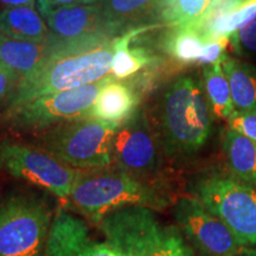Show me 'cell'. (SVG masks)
I'll use <instances>...</instances> for the list:
<instances>
[{
    "mask_svg": "<svg viewBox=\"0 0 256 256\" xmlns=\"http://www.w3.org/2000/svg\"><path fill=\"white\" fill-rule=\"evenodd\" d=\"M113 75L72 90L43 96L23 104L8 107L6 119L23 130H44L62 124L90 116L92 108L102 87Z\"/></svg>",
    "mask_w": 256,
    "mask_h": 256,
    "instance_id": "obj_7",
    "label": "cell"
},
{
    "mask_svg": "<svg viewBox=\"0 0 256 256\" xmlns=\"http://www.w3.org/2000/svg\"><path fill=\"white\" fill-rule=\"evenodd\" d=\"M230 46V38H218V40H208L204 44L200 56L196 60V64L200 66H215L222 64L223 60L228 57L226 46Z\"/></svg>",
    "mask_w": 256,
    "mask_h": 256,
    "instance_id": "obj_27",
    "label": "cell"
},
{
    "mask_svg": "<svg viewBox=\"0 0 256 256\" xmlns=\"http://www.w3.org/2000/svg\"><path fill=\"white\" fill-rule=\"evenodd\" d=\"M18 84L19 80L14 74L0 66V106L6 101H11Z\"/></svg>",
    "mask_w": 256,
    "mask_h": 256,
    "instance_id": "obj_30",
    "label": "cell"
},
{
    "mask_svg": "<svg viewBox=\"0 0 256 256\" xmlns=\"http://www.w3.org/2000/svg\"><path fill=\"white\" fill-rule=\"evenodd\" d=\"M256 16V0H248L238 11L228 16L211 19L206 23L194 25L203 34L206 42L218 40V38H230L243 24L250 20Z\"/></svg>",
    "mask_w": 256,
    "mask_h": 256,
    "instance_id": "obj_23",
    "label": "cell"
},
{
    "mask_svg": "<svg viewBox=\"0 0 256 256\" xmlns=\"http://www.w3.org/2000/svg\"><path fill=\"white\" fill-rule=\"evenodd\" d=\"M140 92L130 83L112 78L98 92L90 116L120 126L139 108Z\"/></svg>",
    "mask_w": 256,
    "mask_h": 256,
    "instance_id": "obj_15",
    "label": "cell"
},
{
    "mask_svg": "<svg viewBox=\"0 0 256 256\" xmlns=\"http://www.w3.org/2000/svg\"><path fill=\"white\" fill-rule=\"evenodd\" d=\"M154 130L166 156L188 158L196 154L212 130L211 108L200 81L182 76L166 88L158 106Z\"/></svg>",
    "mask_w": 256,
    "mask_h": 256,
    "instance_id": "obj_3",
    "label": "cell"
},
{
    "mask_svg": "<svg viewBox=\"0 0 256 256\" xmlns=\"http://www.w3.org/2000/svg\"><path fill=\"white\" fill-rule=\"evenodd\" d=\"M194 197L228 226L242 247L256 246V185L211 174L194 183Z\"/></svg>",
    "mask_w": 256,
    "mask_h": 256,
    "instance_id": "obj_6",
    "label": "cell"
},
{
    "mask_svg": "<svg viewBox=\"0 0 256 256\" xmlns=\"http://www.w3.org/2000/svg\"><path fill=\"white\" fill-rule=\"evenodd\" d=\"M46 256H124L107 240H96L88 224L68 211L58 209L48 238Z\"/></svg>",
    "mask_w": 256,
    "mask_h": 256,
    "instance_id": "obj_12",
    "label": "cell"
},
{
    "mask_svg": "<svg viewBox=\"0 0 256 256\" xmlns=\"http://www.w3.org/2000/svg\"><path fill=\"white\" fill-rule=\"evenodd\" d=\"M51 202L37 192H14L0 202V256H46L55 217Z\"/></svg>",
    "mask_w": 256,
    "mask_h": 256,
    "instance_id": "obj_5",
    "label": "cell"
},
{
    "mask_svg": "<svg viewBox=\"0 0 256 256\" xmlns=\"http://www.w3.org/2000/svg\"><path fill=\"white\" fill-rule=\"evenodd\" d=\"M236 256H256V248L243 247Z\"/></svg>",
    "mask_w": 256,
    "mask_h": 256,
    "instance_id": "obj_33",
    "label": "cell"
},
{
    "mask_svg": "<svg viewBox=\"0 0 256 256\" xmlns=\"http://www.w3.org/2000/svg\"><path fill=\"white\" fill-rule=\"evenodd\" d=\"M230 46L238 55L256 54V16L234 32L230 37Z\"/></svg>",
    "mask_w": 256,
    "mask_h": 256,
    "instance_id": "obj_26",
    "label": "cell"
},
{
    "mask_svg": "<svg viewBox=\"0 0 256 256\" xmlns=\"http://www.w3.org/2000/svg\"><path fill=\"white\" fill-rule=\"evenodd\" d=\"M118 124L87 116L40 132L38 147L80 171L110 168Z\"/></svg>",
    "mask_w": 256,
    "mask_h": 256,
    "instance_id": "obj_4",
    "label": "cell"
},
{
    "mask_svg": "<svg viewBox=\"0 0 256 256\" xmlns=\"http://www.w3.org/2000/svg\"><path fill=\"white\" fill-rule=\"evenodd\" d=\"M115 38L107 34L75 42L50 38V52L37 70L19 82L8 107L72 90L112 75Z\"/></svg>",
    "mask_w": 256,
    "mask_h": 256,
    "instance_id": "obj_1",
    "label": "cell"
},
{
    "mask_svg": "<svg viewBox=\"0 0 256 256\" xmlns=\"http://www.w3.org/2000/svg\"><path fill=\"white\" fill-rule=\"evenodd\" d=\"M74 209L95 224L115 211L142 206L153 211L172 204L160 180H147L115 168L81 171L68 198Z\"/></svg>",
    "mask_w": 256,
    "mask_h": 256,
    "instance_id": "obj_2",
    "label": "cell"
},
{
    "mask_svg": "<svg viewBox=\"0 0 256 256\" xmlns=\"http://www.w3.org/2000/svg\"><path fill=\"white\" fill-rule=\"evenodd\" d=\"M36 0H0V5L8 8H17V6H28V8H34Z\"/></svg>",
    "mask_w": 256,
    "mask_h": 256,
    "instance_id": "obj_32",
    "label": "cell"
},
{
    "mask_svg": "<svg viewBox=\"0 0 256 256\" xmlns=\"http://www.w3.org/2000/svg\"><path fill=\"white\" fill-rule=\"evenodd\" d=\"M211 0H162L160 20L171 28L196 25Z\"/></svg>",
    "mask_w": 256,
    "mask_h": 256,
    "instance_id": "obj_24",
    "label": "cell"
},
{
    "mask_svg": "<svg viewBox=\"0 0 256 256\" xmlns=\"http://www.w3.org/2000/svg\"><path fill=\"white\" fill-rule=\"evenodd\" d=\"M206 42L194 25L171 28L164 40V50L180 64L196 63Z\"/></svg>",
    "mask_w": 256,
    "mask_h": 256,
    "instance_id": "obj_21",
    "label": "cell"
},
{
    "mask_svg": "<svg viewBox=\"0 0 256 256\" xmlns=\"http://www.w3.org/2000/svg\"><path fill=\"white\" fill-rule=\"evenodd\" d=\"M223 152L232 177L256 185V142L228 130L223 138Z\"/></svg>",
    "mask_w": 256,
    "mask_h": 256,
    "instance_id": "obj_19",
    "label": "cell"
},
{
    "mask_svg": "<svg viewBox=\"0 0 256 256\" xmlns=\"http://www.w3.org/2000/svg\"><path fill=\"white\" fill-rule=\"evenodd\" d=\"M162 0H98L104 26L118 37L130 28L145 26L153 18L160 19Z\"/></svg>",
    "mask_w": 256,
    "mask_h": 256,
    "instance_id": "obj_14",
    "label": "cell"
},
{
    "mask_svg": "<svg viewBox=\"0 0 256 256\" xmlns=\"http://www.w3.org/2000/svg\"><path fill=\"white\" fill-rule=\"evenodd\" d=\"M222 68L228 80L235 110H256L255 66L228 56L223 60Z\"/></svg>",
    "mask_w": 256,
    "mask_h": 256,
    "instance_id": "obj_20",
    "label": "cell"
},
{
    "mask_svg": "<svg viewBox=\"0 0 256 256\" xmlns=\"http://www.w3.org/2000/svg\"><path fill=\"white\" fill-rule=\"evenodd\" d=\"M154 256H194V250L178 226L162 224Z\"/></svg>",
    "mask_w": 256,
    "mask_h": 256,
    "instance_id": "obj_25",
    "label": "cell"
},
{
    "mask_svg": "<svg viewBox=\"0 0 256 256\" xmlns=\"http://www.w3.org/2000/svg\"><path fill=\"white\" fill-rule=\"evenodd\" d=\"M98 0H38L40 14L48 10H52L57 8H63V6H72V5H92L96 4Z\"/></svg>",
    "mask_w": 256,
    "mask_h": 256,
    "instance_id": "obj_31",
    "label": "cell"
},
{
    "mask_svg": "<svg viewBox=\"0 0 256 256\" xmlns=\"http://www.w3.org/2000/svg\"><path fill=\"white\" fill-rule=\"evenodd\" d=\"M50 49V40L38 44L0 34V66L14 74L20 82L40 68Z\"/></svg>",
    "mask_w": 256,
    "mask_h": 256,
    "instance_id": "obj_16",
    "label": "cell"
},
{
    "mask_svg": "<svg viewBox=\"0 0 256 256\" xmlns=\"http://www.w3.org/2000/svg\"><path fill=\"white\" fill-rule=\"evenodd\" d=\"M203 83L211 113L220 120H228L235 112V107L222 64L206 66L203 69Z\"/></svg>",
    "mask_w": 256,
    "mask_h": 256,
    "instance_id": "obj_22",
    "label": "cell"
},
{
    "mask_svg": "<svg viewBox=\"0 0 256 256\" xmlns=\"http://www.w3.org/2000/svg\"><path fill=\"white\" fill-rule=\"evenodd\" d=\"M96 226L124 256H154L162 228L156 211L142 206L115 211Z\"/></svg>",
    "mask_w": 256,
    "mask_h": 256,
    "instance_id": "obj_11",
    "label": "cell"
},
{
    "mask_svg": "<svg viewBox=\"0 0 256 256\" xmlns=\"http://www.w3.org/2000/svg\"><path fill=\"white\" fill-rule=\"evenodd\" d=\"M0 171L68 200L81 171L36 146L0 142Z\"/></svg>",
    "mask_w": 256,
    "mask_h": 256,
    "instance_id": "obj_8",
    "label": "cell"
},
{
    "mask_svg": "<svg viewBox=\"0 0 256 256\" xmlns=\"http://www.w3.org/2000/svg\"><path fill=\"white\" fill-rule=\"evenodd\" d=\"M230 130L256 142V110H235L228 119Z\"/></svg>",
    "mask_w": 256,
    "mask_h": 256,
    "instance_id": "obj_28",
    "label": "cell"
},
{
    "mask_svg": "<svg viewBox=\"0 0 256 256\" xmlns=\"http://www.w3.org/2000/svg\"><path fill=\"white\" fill-rule=\"evenodd\" d=\"M0 34L18 40L46 44L51 32L34 8L17 6L0 12Z\"/></svg>",
    "mask_w": 256,
    "mask_h": 256,
    "instance_id": "obj_17",
    "label": "cell"
},
{
    "mask_svg": "<svg viewBox=\"0 0 256 256\" xmlns=\"http://www.w3.org/2000/svg\"><path fill=\"white\" fill-rule=\"evenodd\" d=\"M42 16L55 40L75 42L101 34L114 37L104 26L98 2L48 10Z\"/></svg>",
    "mask_w": 256,
    "mask_h": 256,
    "instance_id": "obj_13",
    "label": "cell"
},
{
    "mask_svg": "<svg viewBox=\"0 0 256 256\" xmlns=\"http://www.w3.org/2000/svg\"><path fill=\"white\" fill-rule=\"evenodd\" d=\"M174 216L188 244L203 256H236L243 248L228 226L196 197L179 198Z\"/></svg>",
    "mask_w": 256,
    "mask_h": 256,
    "instance_id": "obj_10",
    "label": "cell"
},
{
    "mask_svg": "<svg viewBox=\"0 0 256 256\" xmlns=\"http://www.w3.org/2000/svg\"><path fill=\"white\" fill-rule=\"evenodd\" d=\"M248 0H211L209 8L198 22V24L206 23L211 19H215L222 16H228L232 12L238 11L242 5H244Z\"/></svg>",
    "mask_w": 256,
    "mask_h": 256,
    "instance_id": "obj_29",
    "label": "cell"
},
{
    "mask_svg": "<svg viewBox=\"0 0 256 256\" xmlns=\"http://www.w3.org/2000/svg\"><path fill=\"white\" fill-rule=\"evenodd\" d=\"M156 25H145L130 28L115 38L114 60L110 74L118 80H126L140 70L156 64L159 58L153 56L145 48H130V43L139 34L152 30Z\"/></svg>",
    "mask_w": 256,
    "mask_h": 256,
    "instance_id": "obj_18",
    "label": "cell"
},
{
    "mask_svg": "<svg viewBox=\"0 0 256 256\" xmlns=\"http://www.w3.org/2000/svg\"><path fill=\"white\" fill-rule=\"evenodd\" d=\"M164 156L162 142L146 110L139 107L130 119L118 127L112 168L138 178L159 180Z\"/></svg>",
    "mask_w": 256,
    "mask_h": 256,
    "instance_id": "obj_9",
    "label": "cell"
}]
</instances>
